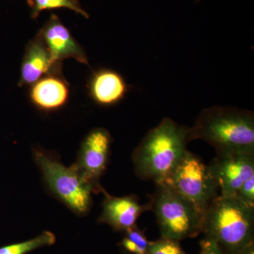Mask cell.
I'll return each instance as SVG.
<instances>
[{
	"instance_id": "obj_15",
	"label": "cell",
	"mask_w": 254,
	"mask_h": 254,
	"mask_svg": "<svg viewBox=\"0 0 254 254\" xmlns=\"http://www.w3.org/2000/svg\"><path fill=\"white\" fill-rule=\"evenodd\" d=\"M56 237L53 232H43L31 240L0 247V254H27L33 251L54 245Z\"/></svg>"
},
{
	"instance_id": "obj_7",
	"label": "cell",
	"mask_w": 254,
	"mask_h": 254,
	"mask_svg": "<svg viewBox=\"0 0 254 254\" xmlns=\"http://www.w3.org/2000/svg\"><path fill=\"white\" fill-rule=\"evenodd\" d=\"M112 137L104 128L91 130L82 142L77 161L73 164L80 173L91 183L95 193L103 190L100 177L109 158Z\"/></svg>"
},
{
	"instance_id": "obj_13",
	"label": "cell",
	"mask_w": 254,
	"mask_h": 254,
	"mask_svg": "<svg viewBox=\"0 0 254 254\" xmlns=\"http://www.w3.org/2000/svg\"><path fill=\"white\" fill-rule=\"evenodd\" d=\"M62 65L63 63H55L53 61L44 43L36 35L25 48L18 86H30Z\"/></svg>"
},
{
	"instance_id": "obj_9",
	"label": "cell",
	"mask_w": 254,
	"mask_h": 254,
	"mask_svg": "<svg viewBox=\"0 0 254 254\" xmlns=\"http://www.w3.org/2000/svg\"><path fill=\"white\" fill-rule=\"evenodd\" d=\"M36 35L44 43L55 63L74 59L78 63L88 65L86 52L56 14H51Z\"/></svg>"
},
{
	"instance_id": "obj_18",
	"label": "cell",
	"mask_w": 254,
	"mask_h": 254,
	"mask_svg": "<svg viewBox=\"0 0 254 254\" xmlns=\"http://www.w3.org/2000/svg\"><path fill=\"white\" fill-rule=\"evenodd\" d=\"M234 197L246 205L254 207V176L242 184Z\"/></svg>"
},
{
	"instance_id": "obj_10",
	"label": "cell",
	"mask_w": 254,
	"mask_h": 254,
	"mask_svg": "<svg viewBox=\"0 0 254 254\" xmlns=\"http://www.w3.org/2000/svg\"><path fill=\"white\" fill-rule=\"evenodd\" d=\"M28 98L36 109L53 113L63 108L70 96L69 83L64 77L63 65L54 68L29 86Z\"/></svg>"
},
{
	"instance_id": "obj_6",
	"label": "cell",
	"mask_w": 254,
	"mask_h": 254,
	"mask_svg": "<svg viewBox=\"0 0 254 254\" xmlns=\"http://www.w3.org/2000/svg\"><path fill=\"white\" fill-rule=\"evenodd\" d=\"M160 183L168 185L190 200L203 214L220 191L208 165L189 150Z\"/></svg>"
},
{
	"instance_id": "obj_2",
	"label": "cell",
	"mask_w": 254,
	"mask_h": 254,
	"mask_svg": "<svg viewBox=\"0 0 254 254\" xmlns=\"http://www.w3.org/2000/svg\"><path fill=\"white\" fill-rule=\"evenodd\" d=\"M188 142L189 128L171 119H163L148 132L133 152L137 176L155 184L163 182L186 153Z\"/></svg>"
},
{
	"instance_id": "obj_11",
	"label": "cell",
	"mask_w": 254,
	"mask_h": 254,
	"mask_svg": "<svg viewBox=\"0 0 254 254\" xmlns=\"http://www.w3.org/2000/svg\"><path fill=\"white\" fill-rule=\"evenodd\" d=\"M103 211L98 221L113 227L115 231L125 232L136 226L137 220L142 213L150 210V204L141 205L135 195L113 196L104 190Z\"/></svg>"
},
{
	"instance_id": "obj_17",
	"label": "cell",
	"mask_w": 254,
	"mask_h": 254,
	"mask_svg": "<svg viewBox=\"0 0 254 254\" xmlns=\"http://www.w3.org/2000/svg\"><path fill=\"white\" fill-rule=\"evenodd\" d=\"M148 254H186L180 245V242L171 239L163 238L150 242Z\"/></svg>"
},
{
	"instance_id": "obj_5",
	"label": "cell",
	"mask_w": 254,
	"mask_h": 254,
	"mask_svg": "<svg viewBox=\"0 0 254 254\" xmlns=\"http://www.w3.org/2000/svg\"><path fill=\"white\" fill-rule=\"evenodd\" d=\"M33 155L48 190L76 215H86L95 192L75 165L67 168L42 150L35 149Z\"/></svg>"
},
{
	"instance_id": "obj_3",
	"label": "cell",
	"mask_w": 254,
	"mask_h": 254,
	"mask_svg": "<svg viewBox=\"0 0 254 254\" xmlns=\"http://www.w3.org/2000/svg\"><path fill=\"white\" fill-rule=\"evenodd\" d=\"M202 233L225 254H237L254 242V207L219 194L203 214Z\"/></svg>"
},
{
	"instance_id": "obj_19",
	"label": "cell",
	"mask_w": 254,
	"mask_h": 254,
	"mask_svg": "<svg viewBox=\"0 0 254 254\" xmlns=\"http://www.w3.org/2000/svg\"><path fill=\"white\" fill-rule=\"evenodd\" d=\"M199 254H226L213 241L204 238L200 242Z\"/></svg>"
},
{
	"instance_id": "obj_1",
	"label": "cell",
	"mask_w": 254,
	"mask_h": 254,
	"mask_svg": "<svg viewBox=\"0 0 254 254\" xmlns=\"http://www.w3.org/2000/svg\"><path fill=\"white\" fill-rule=\"evenodd\" d=\"M195 139L211 145L217 155L254 153V113L230 107L203 110L189 128V141Z\"/></svg>"
},
{
	"instance_id": "obj_4",
	"label": "cell",
	"mask_w": 254,
	"mask_h": 254,
	"mask_svg": "<svg viewBox=\"0 0 254 254\" xmlns=\"http://www.w3.org/2000/svg\"><path fill=\"white\" fill-rule=\"evenodd\" d=\"M163 238L180 240L202 233L203 214L194 205L165 184H156L149 203Z\"/></svg>"
},
{
	"instance_id": "obj_20",
	"label": "cell",
	"mask_w": 254,
	"mask_h": 254,
	"mask_svg": "<svg viewBox=\"0 0 254 254\" xmlns=\"http://www.w3.org/2000/svg\"><path fill=\"white\" fill-rule=\"evenodd\" d=\"M235 254H254V242L247 246L240 252Z\"/></svg>"
},
{
	"instance_id": "obj_8",
	"label": "cell",
	"mask_w": 254,
	"mask_h": 254,
	"mask_svg": "<svg viewBox=\"0 0 254 254\" xmlns=\"http://www.w3.org/2000/svg\"><path fill=\"white\" fill-rule=\"evenodd\" d=\"M220 195L235 196L242 184L254 176V153L218 155L208 165Z\"/></svg>"
},
{
	"instance_id": "obj_21",
	"label": "cell",
	"mask_w": 254,
	"mask_h": 254,
	"mask_svg": "<svg viewBox=\"0 0 254 254\" xmlns=\"http://www.w3.org/2000/svg\"><path fill=\"white\" fill-rule=\"evenodd\" d=\"M26 1H28V0H26Z\"/></svg>"
},
{
	"instance_id": "obj_16",
	"label": "cell",
	"mask_w": 254,
	"mask_h": 254,
	"mask_svg": "<svg viewBox=\"0 0 254 254\" xmlns=\"http://www.w3.org/2000/svg\"><path fill=\"white\" fill-rule=\"evenodd\" d=\"M124 233L125 237L120 243L123 250L132 254H148L151 242L148 240L143 231L134 226Z\"/></svg>"
},
{
	"instance_id": "obj_14",
	"label": "cell",
	"mask_w": 254,
	"mask_h": 254,
	"mask_svg": "<svg viewBox=\"0 0 254 254\" xmlns=\"http://www.w3.org/2000/svg\"><path fill=\"white\" fill-rule=\"evenodd\" d=\"M27 3L33 19L38 18L43 11L58 9H70L84 18H89V14L82 8L78 0H28Z\"/></svg>"
},
{
	"instance_id": "obj_12",
	"label": "cell",
	"mask_w": 254,
	"mask_h": 254,
	"mask_svg": "<svg viewBox=\"0 0 254 254\" xmlns=\"http://www.w3.org/2000/svg\"><path fill=\"white\" fill-rule=\"evenodd\" d=\"M128 88L125 78L118 71L100 68L93 71L88 79V96L98 105L111 107L124 100Z\"/></svg>"
}]
</instances>
